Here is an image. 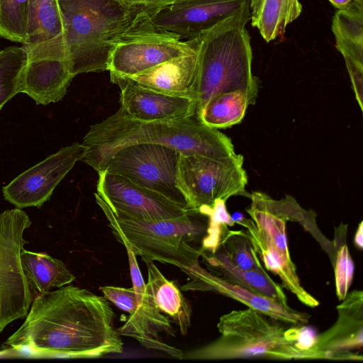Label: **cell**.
<instances>
[{
    "mask_svg": "<svg viewBox=\"0 0 363 363\" xmlns=\"http://www.w3.org/2000/svg\"><path fill=\"white\" fill-rule=\"evenodd\" d=\"M335 7L343 9L349 7L355 1L363 2V0H328Z\"/></svg>",
    "mask_w": 363,
    "mask_h": 363,
    "instance_id": "cell-36",
    "label": "cell"
},
{
    "mask_svg": "<svg viewBox=\"0 0 363 363\" xmlns=\"http://www.w3.org/2000/svg\"><path fill=\"white\" fill-rule=\"evenodd\" d=\"M220 247L235 266L245 270L264 269L245 230H232L228 228Z\"/></svg>",
    "mask_w": 363,
    "mask_h": 363,
    "instance_id": "cell-29",
    "label": "cell"
},
{
    "mask_svg": "<svg viewBox=\"0 0 363 363\" xmlns=\"http://www.w3.org/2000/svg\"><path fill=\"white\" fill-rule=\"evenodd\" d=\"M98 174L96 193L116 214L156 220L177 218L195 212L118 174L106 170Z\"/></svg>",
    "mask_w": 363,
    "mask_h": 363,
    "instance_id": "cell-13",
    "label": "cell"
},
{
    "mask_svg": "<svg viewBox=\"0 0 363 363\" xmlns=\"http://www.w3.org/2000/svg\"><path fill=\"white\" fill-rule=\"evenodd\" d=\"M305 326L283 322L251 308L233 310L219 318L218 338L189 352L184 358L351 360L347 355L315 349L314 339L306 340Z\"/></svg>",
    "mask_w": 363,
    "mask_h": 363,
    "instance_id": "cell-3",
    "label": "cell"
},
{
    "mask_svg": "<svg viewBox=\"0 0 363 363\" xmlns=\"http://www.w3.org/2000/svg\"><path fill=\"white\" fill-rule=\"evenodd\" d=\"M22 325L5 342L36 357L95 359L122 353L114 312L104 296L67 284L37 294Z\"/></svg>",
    "mask_w": 363,
    "mask_h": 363,
    "instance_id": "cell-1",
    "label": "cell"
},
{
    "mask_svg": "<svg viewBox=\"0 0 363 363\" xmlns=\"http://www.w3.org/2000/svg\"><path fill=\"white\" fill-rule=\"evenodd\" d=\"M251 204L246 211L250 219L241 213L232 216L234 223L243 226L263 267L278 276L282 286L303 304L315 308L319 301L301 284L286 240V224L298 222L313 235L324 250L333 255L335 245L319 230L316 214L303 208L290 195L276 200L265 193L253 191Z\"/></svg>",
    "mask_w": 363,
    "mask_h": 363,
    "instance_id": "cell-4",
    "label": "cell"
},
{
    "mask_svg": "<svg viewBox=\"0 0 363 363\" xmlns=\"http://www.w3.org/2000/svg\"><path fill=\"white\" fill-rule=\"evenodd\" d=\"M31 223L21 208L0 213V333L13 321L25 318L35 298L21 261L28 242L24 232Z\"/></svg>",
    "mask_w": 363,
    "mask_h": 363,
    "instance_id": "cell-10",
    "label": "cell"
},
{
    "mask_svg": "<svg viewBox=\"0 0 363 363\" xmlns=\"http://www.w3.org/2000/svg\"><path fill=\"white\" fill-rule=\"evenodd\" d=\"M30 0H0V36L26 43Z\"/></svg>",
    "mask_w": 363,
    "mask_h": 363,
    "instance_id": "cell-30",
    "label": "cell"
},
{
    "mask_svg": "<svg viewBox=\"0 0 363 363\" xmlns=\"http://www.w3.org/2000/svg\"><path fill=\"white\" fill-rule=\"evenodd\" d=\"M354 242L357 248L362 250L363 247V222L361 221L354 235Z\"/></svg>",
    "mask_w": 363,
    "mask_h": 363,
    "instance_id": "cell-35",
    "label": "cell"
},
{
    "mask_svg": "<svg viewBox=\"0 0 363 363\" xmlns=\"http://www.w3.org/2000/svg\"><path fill=\"white\" fill-rule=\"evenodd\" d=\"M199 38L186 40L157 27L147 11L135 16L109 58L110 75L128 77L169 59L198 52Z\"/></svg>",
    "mask_w": 363,
    "mask_h": 363,
    "instance_id": "cell-8",
    "label": "cell"
},
{
    "mask_svg": "<svg viewBox=\"0 0 363 363\" xmlns=\"http://www.w3.org/2000/svg\"><path fill=\"white\" fill-rule=\"evenodd\" d=\"M335 47L344 57L360 109L363 88V2L338 9L333 18Z\"/></svg>",
    "mask_w": 363,
    "mask_h": 363,
    "instance_id": "cell-20",
    "label": "cell"
},
{
    "mask_svg": "<svg viewBox=\"0 0 363 363\" xmlns=\"http://www.w3.org/2000/svg\"><path fill=\"white\" fill-rule=\"evenodd\" d=\"M250 10L230 17L201 33L192 89L196 113L212 96L236 89L257 95L258 81L252 72V52L245 29Z\"/></svg>",
    "mask_w": 363,
    "mask_h": 363,
    "instance_id": "cell-6",
    "label": "cell"
},
{
    "mask_svg": "<svg viewBox=\"0 0 363 363\" xmlns=\"http://www.w3.org/2000/svg\"><path fill=\"white\" fill-rule=\"evenodd\" d=\"M63 34L58 0H30L27 38L23 45L40 43Z\"/></svg>",
    "mask_w": 363,
    "mask_h": 363,
    "instance_id": "cell-27",
    "label": "cell"
},
{
    "mask_svg": "<svg viewBox=\"0 0 363 363\" xmlns=\"http://www.w3.org/2000/svg\"><path fill=\"white\" fill-rule=\"evenodd\" d=\"M250 9V0H183L147 11L160 28L192 40L224 20Z\"/></svg>",
    "mask_w": 363,
    "mask_h": 363,
    "instance_id": "cell-15",
    "label": "cell"
},
{
    "mask_svg": "<svg viewBox=\"0 0 363 363\" xmlns=\"http://www.w3.org/2000/svg\"><path fill=\"white\" fill-rule=\"evenodd\" d=\"M200 251L202 262L213 274L238 284L257 294L289 306L282 286L275 282L265 269L245 270L235 266L220 246L214 252Z\"/></svg>",
    "mask_w": 363,
    "mask_h": 363,
    "instance_id": "cell-22",
    "label": "cell"
},
{
    "mask_svg": "<svg viewBox=\"0 0 363 363\" xmlns=\"http://www.w3.org/2000/svg\"><path fill=\"white\" fill-rule=\"evenodd\" d=\"M252 26L267 43L282 36L301 13L299 0H250Z\"/></svg>",
    "mask_w": 363,
    "mask_h": 363,
    "instance_id": "cell-26",
    "label": "cell"
},
{
    "mask_svg": "<svg viewBox=\"0 0 363 363\" xmlns=\"http://www.w3.org/2000/svg\"><path fill=\"white\" fill-rule=\"evenodd\" d=\"M70 72L108 71L111 53L136 14L144 11L122 0H58Z\"/></svg>",
    "mask_w": 363,
    "mask_h": 363,
    "instance_id": "cell-5",
    "label": "cell"
},
{
    "mask_svg": "<svg viewBox=\"0 0 363 363\" xmlns=\"http://www.w3.org/2000/svg\"><path fill=\"white\" fill-rule=\"evenodd\" d=\"M138 143L159 144L183 155L228 157L235 154L230 138L201 123L196 116L155 121H143L126 115L121 108L91 125L82 145L81 161L97 172L117 150Z\"/></svg>",
    "mask_w": 363,
    "mask_h": 363,
    "instance_id": "cell-2",
    "label": "cell"
},
{
    "mask_svg": "<svg viewBox=\"0 0 363 363\" xmlns=\"http://www.w3.org/2000/svg\"><path fill=\"white\" fill-rule=\"evenodd\" d=\"M24 275L33 293L41 294L52 288L71 284L74 275L60 259L45 252H35L24 248L21 252Z\"/></svg>",
    "mask_w": 363,
    "mask_h": 363,
    "instance_id": "cell-24",
    "label": "cell"
},
{
    "mask_svg": "<svg viewBox=\"0 0 363 363\" xmlns=\"http://www.w3.org/2000/svg\"><path fill=\"white\" fill-rule=\"evenodd\" d=\"M0 52H1V50H0Z\"/></svg>",
    "mask_w": 363,
    "mask_h": 363,
    "instance_id": "cell-37",
    "label": "cell"
},
{
    "mask_svg": "<svg viewBox=\"0 0 363 363\" xmlns=\"http://www.w3.org/2000/svg\"><path fill=\"white\" fill-rule=\"evenodd\" d=\"M26 52L23 48L10 46L0 52V109L20 93Z\"/></svg>",
    "mask_w": 363,
    "mask_h": 363,
    "instance_id": "cell-28",
    "label": "cell"
},
{
    "mask_svg": "<svg viewBox=\"0 0 363 363\" xmlns=\"http://www.w3.org/2000/svg\"><path fill=\"white\" fill-rule=\"evenodd\" d=\"M124 247L128 255L137 306L125 323L117 330L119 335L135 339L147 350L164 352L173 357L183 359L184 354L180 350L160 340V333L174 336L175 330L171 322L157 308L143 278L136 255L128 247Z\"/></svg>",
    "mask_w": 363,
    "mask_h": 363,
    "instance_id": "cell-16",
    "label": "cell"
},
{
    "mask_svg": "<svg viewBox=\"0 0 363 363\" xmlns=\"http://www.w3.org/2000/svg\"><path fill=\"white\" fill-rule=\"evenodd\" d=\"M257 96L244 89L220 93L209 99L196 116L211 128H230L242 121L247 106L255 103Z\"/></svg>",
    "mask_w": 363,
    "mask_h": 363,
    "instance_id": "cell-25",
    "label": "cell"
},
{
    "mask_svg": "<svg viewBox=\"0 0 363 363\" xmlns=\"http://www.w3.org/2000/svg\"><path fill=\"white\" fill-rule=\"evenodd\" d=\"M335 292L340 301L345 298L352 284L354 275V262L347 244L336 249L335 258Z\"/></svg>",
    "mask_w": 363,
    "mask_h": 363,
    "instance_id": "cell-32",
    "label": "cell"
},
{
    "mask_svg": "<svg viewBox=\"0 0 363 363\" xmlns=\"http://www.w3.org/2000/svg\"><path fill=\"white\" fill-rule=\"evenodd\" d=\"M225 202L218 199L211 208H206L199 212L208 217V225L206 235L201 240L200 250L214 252L220 246L225 230L234 225L231 216L226 209Z\"/></svg>",
    "mask_w": 363,
    "mask_h": 363,
    "instance_id": "cell-31",
    "label": "cell"
},
{
    "mask_svg": "<svg viewBox=\"0 0 363 363\" xmlns=\"http://www.w3.org/2000/svg\"><path fill=\"white\" fill-rule=\"evenodd\" d=\"M94 196L116 238L145 263L172 264L186 274L200 264V249L191 242L206 233L208 225L195 218L198 213L174 219L143 220L116 214L96 193Z\"/></svg>",
    "mask_w": 363,
    "mask_h": 363,
    "instance_id": "cell-7",
    "label": "cell"
},
{
    "mask_svg": "<svg viewBox=\"0 0 363 363\" xmlns=\"http://www.w3.org/2000/svg\"><path fill=\"white\" fill-rule=\"evenodd\" d=\"M23 46L26 62L20 93L28 95L36 104L48 105L61 100L74 77L68 66L63 34Z\"/></svg>",
    "mask_w": 363,
    "mask_h": 363,
    "instance_id": "cell-12",
    "label": "cell"
},
{
    "mask_svg": "<svg viewBox=\"0 0 363 363\" xmlns=\"http://www.w3.org/2000/svg\"><path fill=\"white\" fill-rule=\"evenodd\" d=\"M85 150L82 144L73 143L49 155L3 187L5 200L18 208L41 207L76 162L82 160Z\"/></svg>",
    "mask_w": 363,
    "mask_h": 363,
    "instance_id": "cell-14",
    "label": "cell"
},
{
    "mask_svg": "<svg viewBox=\"0 0 363 363\" xmlns=\"http://www.w3.org/2000/svg\"><path fill=\"white\" fill-rule=\"evenodd\" d=\"M190 281L182 286L184 291H211L239 301L247 308L262 312L273 318L294 325H306L311 315L291 308L279 302L257 294L245 287L220 278L199 264L187 274Z\"/></svg>",
    "mask_w": 363,
    "mask_h": 363,
    "instance_id": "cell-18",
    "label": "cell"
},
{
    "mask_svg": "<svg viewBox=\"0 0 363 363\" xmlns=\"http://www.w3.org/2000/svg\"><path fill=\"white\" fill-rule=\"evenodd\" d=\"M133 6L150 11L183 0H122Z\"/></svg>",
    "mask_w": 363,
    "mask_h": 363,
    "instance_id": "cell-34",
    "label": "cell"
},
{
    "mask_svg": "<svg viewBox=\"0 0 363 363\" xmlns=\"http://www.w3.org/2000/svg\"><path fill=\"white\" fill-rule=\"evenodd\" d=\"M197 65L198 52L169 59L131 77H118L157 92L192 99Z\"/></svg>",
    "mask_w": 363,
    "mask_h": 363,
    "instance_id": "cell-21",
    "label": "cell"
},
{
    "mask_svg": "<svg viewBox=\"0 0 363 363\" xmlns=\"http://www.w3.org/2000/svg\"><path fill=\"white\" fill-rule=\"evenodd\" d=\"M145 264L147 268L146 286L157 308L178 326L182 335H186L192 313L189 301L175 283L168 280L153 262Z\"/></svg>",
    "mask_w": 363,
    "mask_h": 363,
    "instance_id": "cell-23",
    "label": "cell"
},
{
    "mask_svg": "<svg viewBox=\"0 0 363 363\" xmlns=\"http://www.w3.org/2000/svg\"><path fill=\"white\" fill-rule=\"evenodd\" d=\"M242 155L208 157L201 155H180L177 185L188 208L199 213L221 199L243 194L247 175Z\"/></svg>",
    "mask_w": 363,
    "mask_h": 363,
    "instance_id": "cell-9",
    "label": "cell"
},
{
    "mask_svg": "<svg viewBox=\"0 0 363 363\" xmlns=\"http://www.w3.org/2000/svg\"><path fill=\"white\" fill-rule=\"evenodd\" d=\"M336 310V321L314 339V347L335 354L362 355L353 350H359L363 346L362 290L348 292Z\"/></svg>",
    "mask_w": 363,
    "mask_h": 363,
    "instance_id": "cell-19",
    "label": "cell"
},
{
    "mask_svg": "<svg viewBox=\"0 0 363 363\" xmlns=\"http://www.w3.org/2000/svg\"><path fill=\"white\" fill-rule=\"evenodd\" d=\"M104 296L121 311L131 314L137 306L134 288L106 286L101 288Z\"/></svg>",
    "mask_w": 363,
    "mask_h": 363,
    "instance_id": "cell-33",
    "label": "cell"
},
{
    "mask_svg": "<svg viewBox=\"0 0 363 363\" xmlns=\"http://www.w3.org/2000/svg\"><path fill=\"white\" fill-rule=\"evenodd\" d=\"M110 78L120 87V108L131 118L155 121L196 115V103L191 98L157 92L116 76Z\"/></svg>",
    "mask_w": 363,
    "mask_h": 363,
    "instance_id": "cell-17",
    "label": "cell"
},
{
    "mask_svg": "<svg viewBox=\"0 0 363 363\" xmlns=\"http://www.w3.org/2000/svg\"><path fill=\"white\" fill-rule=\"evenodd\" d=\"M180 155L174 149L159 144L129 145L117 150L100 171L121 176L188 208L177 185Z\"/></svg>",
    "mask_w": 363,
    "mask_h": 363,
    "instance_id": "cell-11",
    "label": "cell"
}]
</instances>
